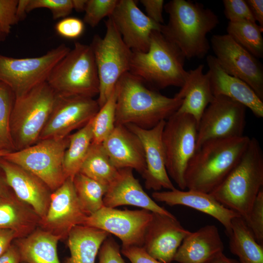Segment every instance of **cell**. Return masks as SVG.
Masks as SVG:
<instances>
[{
	"instance_id": "22",
	"label": "cell",
	"mask_w": 263,
	"mask_h": 263,
	"mask_svg": "<svg viewBox=\"0 0 263 263\" xmlns=\"http://www.w3.org/2000/svg\"><path fill=\"white\" fill-rule=\"evenodd\" d=\"M207 73L214 96H226L249 109L257 117H263V101L247 83L225 72L214 56H207Z\"/></svg>"
},
{
	"instance_id": "20",
	"label": "cell",
	"mask_w": 263,
	"mask_h": 263,
	"mask_svg": "<svg viewBox=\"0 0 263 263\" xmlns=\"http://www.w3.org/2000/svg\"><path fill=\"white\" fill-rule=\"evenodd\" d=\"M0 169L16 196L31 207L40 218L49 207L52 190L41 179L24 168L0 157Z\"/></svg>"
},
{
	"instance_id": "49",
	"label": "cell",
	"mask_w": 263,
	"mask_h": 263,
	"mask_svg": "<svg viewBox=\"0 0 263 263\" xmlns=\"http://www.w3.org/2000/svg\"><path fill=\"white\" fill-rule=\"evenodd\" d=\"M13 192L7 183L3 172L0 169V196L8 195Z\"/></svg>"
},
{
	"instance_id": "5",
	"label": "cell",
	"mask_w": 263,
	"mask_h": 263,
	"mask_svg": "<svg viewBox=\"0 0 263 263\" xmlns=\"http://www.w3.org/2000/svg\"><path fill=\"white\" fill-rule=\"evenodd\" d=\"M263 186V152L252 137L237 164L210 194L245 221Z\"/></svg>"
},
{
	"instance_id": "55",
	"label": "cell",
	"mask_w": 263,
	"mask_h": 263,
	"mask_svg": "<svg viewBox=\"0 0 263 263\" xmlns=\"http://www.w3.org/2000/svg\"><path fill=\"white\" fill-rule=\"evenodd\" d=\"M20 263H24V262H21Z\"/></svg>"
},
{
	"instance_id": "16",
	"label": "cell",
	"mask_w": 263,
	"mask_h": 263,
	"mask_svg": "<svg viewBox=\"0 0 263 263\" xmlns=\"http://www.w3.org/2000/svg\"><path fill=\"white\" fill-rule=\"evenodd\" d=\"M87 214L83 209L75 189L73 179L68 177L51 195L45 215L38 227L66 240L75 226L83 225Z\"/></svg>"
},
{
	"instance_id": "15",
	"label": "cell",
	"mask_w": 263,
	"mask_h": 263,
	"mask_svg": "<svg viewBox=\"0 0 263 263\" xmlns=\"http://www.w3.org/2000/svg\"><path fill=\"white\" fill-rule=\"evenodd\" d=\"M99 109L97 100L94 98L57 94L39 140L68 136L73 131L86 125Z\"/></svg>"
},
{
	"instance_id": "10",
	"label": "cell",
	"mask_w": 263,
	"mask_h": 263,
	"mask_svg": "<svg viewBox=\"0 0 263 263\" xmlns=\"http://www.w3.org/2000/svg\"><path fill=\"white\" fill-rule=\"evenodd\" d=\"M70 50L61 44L37 57L15 58L0 54V80L12 89L15 97L21 96L46 82L54 67Z\"/></svg>"
},
{
	"instance_id": "29",
	"label": "cell",
	"mask_w": 263,
	"mask_h": 263,
	"mask_svg": "<svg viewBox=\"0 0 263 263\" xmlns=\"http://www.w3.org/2000/svg\"><path fill=\"white\" fill-rule=\"evenodd\" d=\"M110 235L96 228L84 225L75 226L66 240L70 255L64 263H95L102 244Z\"/></svg>"
},
{
	"instance_id": "37",
	"label": "cell",
	"mask_w": 263,
	"mask_h": 263,
	"mask_svg": "<svg viewBox=\"0 0 263 263\" xmlns=\"http://www.w3.org/2000/svg\"><path fill=\"white\" fill-rule=\"evenodd\" d=\"M118 2V0H87L83 22L95 27L104 17L112 15Z\"/></svg>"
},
{
	"instance_id": "21",
	"label": "cell",
	"mask_w": 263,
	"mask_h": 263,
	"mask_svg": "<svg viewBox=\"0 0 263 263\" xmlns=\"http://www.w3.org/2000/svg\"><path fill=\"white\" fill-rule=\"evenodd\" d=\"M130 168L118 169L114 181L108 186L103 197L104 207L115 208L129 205L137 207L153 213L173 215L160 207L144 191Z\"/></svg>"
},
{
	"instance_id": "32",
	"label": "cell",
	"mask_w": 263,
	"mask_h": 263,
	"mask_svg": "<svg viewBox=\"0 0 263 263\" xmlns=\"http://www.w3.org/2000/svg\"><path fill=\"white\" fill-rule=\"evenodd\" d=\"M78 172L108 187L117 176L118 169L111 162L102 144L92 143Z\"/></svg>"
},
{
	"instance_id": "18",
	"label": "cell",
	"mask_w": 263,
	"mask_h": 263,
	"mask_svg": "<svg viewBox=\"0 0 263 263\" xmlns=\"http://www.w3.org/2000/svg\"><path fill=\"white\" fill-rule=\"evenodd\" d=\"M110 17L124 42L133 52H146L151 32L160 31L162 25L143 13L133 0H118Z\"/></svg>"
},
{
	"instance_id": "19",
	"label": "cell",
	"mask_w": 263,
	"mask_h": 263,
	"mask_svg": "<svg viewBox=\"0 0 263 263\" xmlns=\"http://www.w3.org/2000/svg\"><path fill=\"white\" fill-rule=\"evenodd\" d=\"M190 232L174 215L152 212L142 247L155 259L170 263L182 241Z\"/></svg>"
},
{
	"instance_id": "43",
	"label": "cell",
	"mask_w": 263,
	"mask_h": 263,
	"mask_svg": "<svg viewBox=\"0 0 263 263\" xmlns=\"http://www.w3.org/2000/svg\"><path fill=\"white\" fill-rule=\"evenodd\" d=\"M98 263H126L122 257L119 245L110 235L100 247Z\"/></svg>"
},
{
	"instance_id": "36",
	"label": "cell",
	"mask_w": 263,
	"mask_h": 263,
	"mask_svg": "<svg viewBox=\"0 0 263 263\" xmlns=\"http://www.w3.org/2000/svg\"><path fill=\"white\" fill-rule=\"evenodd\" d=\"M15 100V95L12 89L0 80V151H15L10 129Z\"/></svg>"
},
{
	"instance_id": "7",
	"label": "cell",
	"mask_w": 263,
	"mask_h": 263,
	"mask_svg": "<svg viewBox=\"0 0 263 263\" xmlns=\"http://www.w3.org/2000/svg\"><path fill=\"white\" fill-rule=\"evenodd\" d=\"M61 96L94 98L99 93V80L90 45L75 42L74 48L56 65L47 81Z\"/></svg>"
},
{
	"instance_id": "50",
	"label": "cell",
	"mask_w": 263,
	"mask_h": 263,
	"mask_svg": "<svg viewBox=\"0 0 263 263\" xmlns=\"http://www.w3.org/2000/svg\"><path fill=\"white\" fill-rule=\"evenodd\" d=\"M27 0H19L17 7V17L19 21L24 19L27 14L26 11V6Z\"/></svg>"
},
{
	"instance_id": "34",
	"label": "cell",
	"mask_w": 263,
	"mask_h": 263,
	"mask_svg": "<svg viewBox=\"0 0 263 263\" xmlns=\"http://www.w3.org/2000/svg\"><path fill=\"white\" fill-rule=\"evenodd\" d=\"M73 181L79 202L88 216L104 207L103 197L108 187L79 172L75 175Z\"/></svg>"
},
{
	"instance_id": "35",
	"label": "cell",
	"mask_w": 263,
	"mask_h": 263,
	"mask_svg": "<svg viewBox=\"0 0 263 263\" xmlns=\"http://www.w3.org/2000/svg\"><path fill=\"white\" fill-rule=\"evenodd\" d=\"M117 88L92 119L93 143L102 144L115 128Z\"/></svg>"
},
{
	"instance_id": "48",
	"label": "cell",
	"mask_w": 263,
	"mask_h": 263,
	"mask_svg": "<svg viewBox=\"0 0 263 263\" xmlns=\"http://www.w3.org/2000/svg\"><path fill=\"white\" fill-rule=\"evenodd\" d=\"M19 250L13 242L7 251L0 257V263H20Z\"/></svg>"
},
{
	"instance_id": "3",
	"label": "cell",
	"mask_w": 263,
	"mask_h": 263,
	"mask_svg": "<svg viewBox=\"0 0 263 263\" xmlns=\"http://www.w3.org/2000/svg\"><path fill=\"white\" fill-rule=\"evenodd\" d=\"M250 140L243 135L203 143L188 165L185 175L186 188L211 193L237 164Z\"/></svg>"
},
{
	"instance_id": "24",
	"label": "cell",
	"mask_w": 263,
	"mask_h": 263,
	"mask_svg": "<svg viewBox=\"0 0 263 263\" xmlns=\"http://www.w3.org/2000/svg\"><path fill=\"white\" fill-rule=\"evenodd\" d=\"M102 144L117 169L130 168L141 175L145 171V158L141 142L125 126H115Z\"/></svg>"
},
{
	"instance_id": "9",
	"label": "cell",
	"mask_w": 263,
	"mask_h": 263,
	"mask_svg": "<svg viewBox=\"0 0 263 263\" xmlns=\"http://www.w3.org/2000/svg\"><path fill=\"white\" fill-rule=\"evenodd\" d=\"M198 125L192 116L176 112L166 121L163 131L166 169L181 190L186 188V170L196 151Z\"/></svg>"
},
{
	"instance_id": "31",
	"label": "cell",
	"mask_w": 263,
	"mask_h": 263,
	"mask_svg": "<svg viewBox=\"0 0 263 263\" xmlns=\"http://www.w3.org/2000/svg\"><path fill=\"white\" fill-rule=\"evenodd\" d=\"M92 119L77 132L69 135V144L63 160V170L67 178L73 179L79 172L89 151L93 142Z\"/></svg>"
},
{
	"instance_id": "13",
	"label": "cell",
	"mask_w": 263,
	"mask_h": 263,
	"mask_svg": "<svg viewBox=\"0 0 263 263\" xmlns=\"http://www.w3.org/2000/svg\"><path fill=\"white\" fill-rule=\"evenodd\" d=\"M152 218L148 210H120L103 207L87 216L83 225L112 234L121 241L122 247L141 246Z\"/></svg>"
},
{
	"instance_id": "14",
	"label": "cell",
	"mask_w": 263,
	"mask_h": 263,
	"mask_svg": "<svg viewBox=\"0 0 263 263\" xmlns=\"http://www.w3.org/2000/svg\"><path fill=\"white\" fill-rule=\"evenodd\" d=\"M211 46L223 70L247 83L263 101V67L258 58L227 34L213 35Z\"/></svg>"
},
{
	"instance_id": "51",
	"label": "cell",
	"mask_w": 263,
	"mask_h": 263,
	"mask_svg": "<svg viewBox=\"0 0 263 263\" xmlns=\"http://www.w3.org/2000/svg\"><path fill=\"white\" fill-rule=\"evenodd\" d=\"M210 263H240L236 260L229 258L225 256L223 253L214 259Z\"/></svg>"
},
{
	"instance_id": "45",
	"label": "cell",
	"mask_w": 263,
	"mask_h": 263,
	"mask_svg": "<svg viewBox=\"0 0 263 263\" xmlns=\"http://www.w3.org/2000/svg\"><path fill=\"white\" fill-rule=\"evenodd\" d=\"M141 3L145 7L146 15L155 22L163 25L164 19L163 10L164 7L163 0H141Z\"/></svg>"
},
{
	"instance_id": "27",
	"label": "cell",
	"mask_w": 263,
	"mask_h": 263,
	"mask_svg": "<svg viewBox=\"0 0 263 263\" xmlns=\"http://www.w3.org/2000/svg\"><path fill=\"white\" fill-rule=\"evenodd\" d=\"M40 218L33 208L13 192L0 196V228L15 231L18 238L27 236L38 227Z\"/></svg>"
},
{
	"instance_id": "52",
	"label": "cell",
	"mask_w": 263,
	"mask_h": 263,
	"mask_svg": "<svg viewBox=\"0 0 263 263\" xmlns=\"http://www.w3.org/2000/svg\"><path fill=\"white\" fill-rule=\"evenodd\" d=\"M73 8L77 12L84 11L87 0H72Z\"/></svg>"
},
{
	"instance_id": "1",
	"label": "cell",
	"mask_w": 263,
	"mask_h": 263,
	"mask_svg": "<svg viewBox=\"0 0 263 263\" xmlns=\"http://www.w3.org/2000/svg\"><path fill=\"white\" fill-rule=\"evenodd\" d=\"M115 126L133 124L151 129L175 113L183 99L169 97L152 89L130 72L116 85Z\"/></svg>"
},
{
	"instance_id": "25",
	"label": "cell",
	"mask_w": 263,
	"mask_h": 263,
	"mask_svg": "<svg viewBox=\"0 0 263 263\" xmlns=\"http://www.w3.org/2000/svg\"><path fill=\"white\" fill-rule=\"evenodd\" d=\"M224 248L218 228L208 225L191 232L184 238L173 261L179 263H210L223 253Z\"/></svg>"
},
{
	"instance_id": "33",
	"label": "cell",
	"mask_w": 263,
	"mask_h": 263,
	"mask_svg": "<svg viewBox=\"0 0 263 263\" xmlns=\"http://www.w3.org/2000/svg\"><path fill=\"white\" fill-rule=\"evenodd\" d=\"M262 28L256 22L247 20L229 22L227 34L257 58L263 57Z\"/></svg>"
},
{
	"instance_id": "40",
	"label": "cell",
	"mask_w": 263,
	"mask_h": 263,
	"mask_svg": "<svg viewBox=\"0 0 263 263\" xmlns=\"http://www.w3.org/2000/svg\"><path fill=\"white\" fill-rule=\"evenodd\" d=\"M223 2L224 14L229 22L244 20L256 22L245 0H224Z\"/></svg>"
},
{
	"instance_id": "54",
	"label": "cell",
	"mask_w": 263,
	"mask_h": 263,
	"mask_svg": "<svg viewBox=\"0 0 263 263\" xmlns=\"http://www.w3.org/2000/svg\"><path fill=\"white\" fill-rule=\"evenodd\" d=\"M8 153H9V152H8V151H0V157L5 156V155L8 154Z\"/></svg>"
},
{
	"instance_id": "23",
	"label": "cell",
	"mask_w": 263,
	"mask_h": 263,
	"mask_svg": "<svg viewBox=\"0 0 263 263\" xmlns=\"http://www.w3.org/2000/svg\"><path fill=\"white\" fill-rule=\"evenodd\" d=\"M152 197L155 201L163 202L171 207L182 205L211 216L224 226L227 236L231 231L232 220L240 216L223 206L210 193L199 191H185L175 188L171 190L154 191Z\"/></svg>"
},
{
	"instance_id": "28",
	"label": "cell",
	"mask_w": 263,
	"mask_h": 263,
	"mask_svg": "<svg viewBox=\"0 0 263 263\" xmlns=\"http://www.w3.org/2000/svg\"><path fill=\"white\" fill-rule=\"evenodd\" d=\"M59 237L37 227L26 237L15 239L21 262L25 263H60L57 246Z\"/></svg>"
},
{
	"instance_id": "8",
	"label": "cell",
	"mask_w": 263,
	"mask_h": 263,
	"mask_svg": "<svg viewBox=\"0 0 263 263\" xmlns=\"http://www.w3.org/2000/svg\"><path fill=\"white\" fill-rule=\"evenodd\" d=\"M105 21L103 38L95 35L90 44L93 50L99 80L97 101L102 107L122 76L129 72L132 51L124 42L112 18Z\"/></svg>"
},
{
	"instance_id": "38",
	"label": "cell",
	"mask_w": 263,
	"mask_h": 263,
	"mask_svg": "<svg viewBox=\"0 0 263 263\" xmlns=\"http://www.w3.org/2000/svg\"><path fill=\"white\" fill-rule=\"evenodd\" d=\"M43 8L51 11L54 19L67 17L74 9L72 0H27V13Z\"/></svg>"
},
{
	"instance_id": "30",
	"label": "cell",
	"mask_w": 263,
	"mask_h": 263,
	"mask_svg": "<svg viewBox=\"0 0 263 263\" xmlns=\"http://www.w3.org/2000/svg\"><path fill=\"white\" fill-rule=\"evenodd\" d=\"M228 236L229 249L238 257L240 263H263V245L257 242L242 217L232 220Z\"/></svg>"
},
{
	"instance_id": "6",
	"label": "cell",
	"mask_w": 263,
	"mask_h": 263,
	"mask_svg": "<svg viewBox=\"0 0 263 263\" xmlns=\"http://www.w3.org/2000/svg\"><path fill=\"white\" fill-rule=\"evenodd\" d=\"M57 94L47 82L15 97L10 129L15 151L38 142L53 109Z\"/></svg>"
},
{
	"instance_id": "4",
	"label": "cell",
	"mask_w": 263,
	"mask_h": 263,
	"mask_svg": "<svg viewBox=\"0 0 263 263\" xmlns=\"http://www.w3.org/2000/svg\"><path fill=\"white\" fill-rule=\"evenodd\" d=\"M185 58L175 45L154 30L146 52L132 51L129 72L156 91L171 86L181 88L188 75Z\"/></svg>"
},
{
	"instance_id": "39",
	"label": "cell",
	"mask_w": 263,
	"mask_h": 263,
	"mask_svg": "<svg viewBox=\"0 0 263 263\" xmlns=\"http://www.w3.org/2000/svg\"><path fill=\"white\" fill-rule=\"evenodd\" d=\"M257 242L263 245V189L259 191L247 219L244 221Z\"/></svg>"
},
{
	"instance_id": "11",
	"label": "cell",
	"mask_w": 263,
	"mask_h": 263,
	"mask_svg": "<svg viewBox=\"0 0 263 263\" xmlns=\"http://www.w3.org/2000/svg\"><path fill=\"white\" fill-rule=\"evenodd\" d=\"M69 141V135L61 139L40 140L29 147L9 152L2 157L38 176L53 192L67 179L63 160Z\"/></svg>"
},
{
	"instance_id": "46",
	"label": "cell",
	"mask_w": 263,
	"mask_h": 263,
	"mask_svg": "<svg viewBox=\"0 0 263 263\" xmlns=\"http://www.w3.org/2000/svg\"><path fill=\"white\" fill-rule=\"evenodd\" d=\"M18 238L15 231L0 228V257L7 251L14 241Z\"/></svg>"
},
{
	"instance_id": "42",
	"label": "cell",
	"mask_w": 263,
	"mask_h": 263,
	"mask_svg": "<svg viewBox=\"0 0 263 263\" xmlns=\"http://www.w3.org/2000/svg\"><path fill=\"white\" fill-rule=\"evenodd\" d=\"M56 32L63 38L74 39L79 37L84 30L83 21L76 17H66L55 25Z\"/></svg>"
},
{
	"instance_id": "53",
	"label": "cell",
	"mask_w": 263,
	"mask_h": 263,
	"mask_svg": "<svg viewBox=\"0 0 263 263\" xmlns=\"http://www.w3.org/2000/svg\"><path fill=\"white\" fill-rule=\"evenodd\" d=\"M7 37V36L0 32V42L4 41L6 39Z\"/></svg>"
},
{
	"instance_id": "12",
	"label": "cell",
	"mask_w": 263,
	"mask_h": 263,
	"mask_svg": "<svg viewBox=\"0 0 263 263\" xmlns=\"http://www.w3.org/2000/svg\"><path fill=\"white\" fill-rule=\"evenodd\" d=\"M245 111L243 105L226 96H215L198 123L196 150L211 140L244 135Z\"/></svg>"
},
{
	"instance_id": "2",
	"label": "cell",
	"mask_w": 263,
	"mask_h": 263,
	"mask_svg": "<svg viewBox=\"0 0 263 263\" xmlns=\"http://www.w3.org/2000/svg\"><path fill=\"white\" fill-rule=\"evenodd\" d=\"M169 20L160 32L175 45L186 58H203L210 44L207 34L219 24L218 17L203 4L185 0H172L164 7Z\"/></svg>"
},
{
	"instance_id": "26",
	"label": "cell",
	"mask_w": 263,
	"mask_h": 263,
	"mask_svg": "<svg viewBox=\"0 0 263 263\" xmlns=\"http://www.w3.org/2000/svg\"><path fill=\"white\" fill-rule=\"evenodd\" d=\"M204 65H199L188 72V78L179 92L174 96L183 99L176 111L192 116L199 123L208 105L213 100V95L207 73L204 74Z\"/></svg>"
},
{
	"instance_id": "17",
	"label": "cell",
	"mask_w": 263,
	"mask_h": 263,
	"mask_svg": "<svg viewBox=\"0 0 263 263\" xmlns=\"http://www.w3.org/2000/svg\"><path fill=\"white\" fill-rule=\"evenodd\" d=\"M166 120H162L154 127L145 129L133 124L125 126L140 139L142 145L146 169L141 175L145 188L158 191L162 188L171 190L175 188L166 168V159L162 142V133Z\"/></svg>"
},
{
	"instance_id": "41",
	"label": "cell",
	"mask_w": 263,
	"mask_h": 263,
	"mask_svg": "<svg viewBox=\"0 0 263 263\" xmlns=\"http://www.w3.org/2000/svg\"><path fill=\"white\" fill-rule=\"evenodd\" d=\"M19 0H0V32L8 36L12 26L19 20L17 17Z\"/></svg>"
},
{
	"instance_id": "47",
	"label": "cell",
	"mask_w": 263,
	"mask_h": 263,
	"mask_svg": "<svg viewBox=\"0 0 263 263\" xmlns=\"http://www.w3.org/2000/svg\"><path fill=\"white\" fill-rule=\"evenodd\" d=\"M256 22L258 21L259 26L263 29V0H245Z\"/></svg>"
},
{
	"instance_id": "44",
	"label": "cell",
	"mask_w": 263,
	"mask_h": 263,
	"mask_svg": "<svg viewBox=\"0 0 263 263\" xmlns=\"http://www.w3.org/2000/svg\"><path fill=\"white\" fill-rule=\"evenodd\" d=\"M121 251L131 263H162L150 256L141 246L122 247Z\"/></svg>"
}]
</instances>
